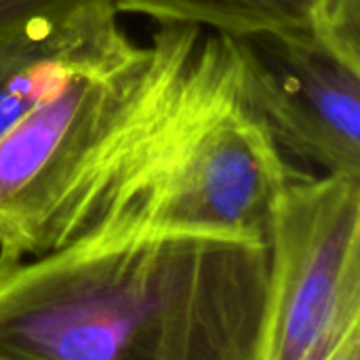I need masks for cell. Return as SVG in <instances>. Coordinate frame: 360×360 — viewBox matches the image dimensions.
<instances>
[{"label": "cell", "mask_w": 360, "mask_h": 360, "mask_svg": "<svg viewBox=\"0 0 360 360\" xmlns=\"http://www.w3.org/2000/svg\"><path fill=\"white\" fill-rule=\"evenodd\" d=\"M120 15L192 23L234 36L257 30L323 32L360 44V0H114Z\"/></svg>", "instance_id": "6"}, {"label": "cell", "mask_w": 360, "mask_h": 360, "mask_svg": "<svg viewBox=\"0 0 360 360\" xmlns=\"http://www.w3.org/2000/svg\"><path fill=\"white\" fill-rule=\"evenodd\" d=\"M268 247L133 234L0 259V359L257 360Z\"/></svg>", "instance_id": "2"}, {"label": "cell", "mask_w": 360, "mask_h": 360, "mask_svg": "<svg viewBox=\"0 0 360 360\" xmlns=\"http://www.w3.org/2000/svg\"><path fill=\"white\" fill-rule=\"evenodd\" d=\"M266 247L257 360H360V177L293 167Z\"/></svg>", "instance_id": "3"}, {"label": "cell", "mask_w": 360, "mask_h": 360, "mask_svg": "<svg viewBox=\"0 0 360 360\" xmlns=\"http://www.w3.org/2000/svg\"><path fill=\"white\" fill-rule=\"evenodd\" d=\"M93 0H0V34L36 17L63 13Z\"/></svg>", "instance_id": "7"}, {"label": "cell", "mask_w": 360, "mask_h": 360, "mask_svg": "<svg viewBox=\"0 0 360 360\" xmlns=\"http://www.w3.org/2000/svg\"><path fill=\"white\" fill-rule=\"evenodd\" d=\"M152 70L19 257L133 234L264 243L293 165L249 86L234 34L158 23Z\"/></svg>", "instance_id": "1"}, {"label": "cell", "mask_w": 360, "mask_h": 360, "mask_svg": "<svg viewBox=\"0 0 360 360\" xmlns=\"http://www.w3.org/2000/svg\"><path fill=\"white\" fill-rule=\"evenodd\" d=\"M118 17L114 0H93L0 34V137L70 78L135 49Z\"/></svg>", "instance_id": "5"}, {"label": "cell", "mask_w": 360, "mask_h": 360, "mask_svg": "<svg viewBox=\"0 0 360 360\" xmlns=\"http://www.w3.org/2000/svg\"><path fill=\"white\" fill-rule=\"evenodd\" d=\"M236 40L281 152L360 177L359 42L304 30H257Z\"/></svg>", "instance_id": "4"}]
</instances>
